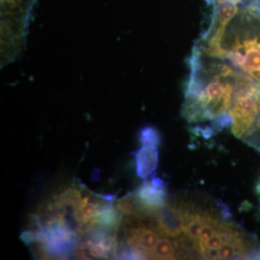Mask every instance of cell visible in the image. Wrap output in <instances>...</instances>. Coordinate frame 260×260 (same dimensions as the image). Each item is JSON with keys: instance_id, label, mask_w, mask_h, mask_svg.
Here are the masks:
<instances>
[{"instance_id": "cell-1", "label": "cell", "mask_w": 260, "mask_h": 260, "mask_svg": "<svg viewBox=\"0 0 260 260\" xmlns=\"http://www.w3.org/2000/svg\"><path fill=\"white\" fill-rule=\"evenodd\" d=\"M190 70L181 114L189 123L203 122L229 113L239 72L218 56L194 47L189 57Z\"/></svg>"}, {"instance_id": "cell-2", "label": "cell", "mask_w": 260, "mask_h": 260, "mask_svg": "<svg viewBox=\"0 0 260 260\" xmlns=\"http://www.w3.org/2000/svg\"><path fill=\"white\" fill-rule=\"evenodd\" d=\"M205 53V52H204ZM205 54L218 56L260 83V11L257 0L240 7L216 47Z\"/></svg>"}, {"instance_id": "cell-3", "label": "cell", "mask_w": 260, "mask_h": 260, "mask_svg": "<svg viewBox=\"0 0 260 260\" xmlns=\"http://www.w3.org/2000/svg\"><path fill=\"white\" fill-rule=\"evenodd\" d=\"M229 114L233 117V134L244 140L260 116V83L239 73Z\"/></svg>"}, {"instance_id": "cell-4", "label": "cell", "mask_w": 260, "mask_h": 260, "mask_svg": "<svg viewBox=\"0 0 260 260\" xmlns=\"http://www.w3.org/2000/svg\"><path fill=\"white\" fill-rule=\"evenodd\" d=\"M164 235L179 238L184 234V217L181 202L167 200L153 215Z\"/></svg>"}, {"instance_id": "cell-5", "label": "cell", "mask_w": 260, "mask_h": 260, "mask_svg": "<svg viewBox=\"0 0 260 260\" xmlns=\"http://www.w3.org/2000/svg\"><path fill=\"white\" fill-rule=\"evenodd\" d=\"M134 194L141 206L151 216L167 202L165 182L157 177H152L150 181H145L143 185L135 191Z\"/></svg>"}, {"instance_id": "cell-6", "label": "cell", "mask_w": 260, "mask_h": 260, "mask_svg": "<svg viewBox=\"0 0 260 260\" xmlns=\"http://www.w3.org/2000/svg\"><path fill=\"white\" fill-rule=\"evenodd\" d=\"M136 159V172L142 179H147L158 165V151L155 145L143 146L134 153Z\"/></svg>"}, {"instance_id": "cell-7", "label": "cell", "mask_w": 260, "mask_h": 260, "mask_svg": "<svg viewBox=\"0 0 260 260\" xmlns=\"http://www.w3.org/2000/svg\"><path fill=\"white\" fill-rule=\"evenodd\" d=\"M179 255V243L177 238L162 236L150 256L151 259H177Z\"/></svg>"}, {"instance_id": "cell-8", "label": "cell", "mask_w": 260, "mask_h": 260, "mask_svg": "<svg viewBox=\"0 0 260 260\" xmlns=\"http://www.w3.org/2000/svg\"><path fill=\"white\" fill-rule=\"evenodd\" d=\"M116 208L122 215H138L140 217L150 216L136 199L134 192L118 200L116 203Z\"/></svg>"}, {"instance_id": "cell-9", "label": "cell", "mask_w": 260, "mask_h": 260, "mask_svg": "<svg viewBox=\"0 0 260 260\" xmlns=\"http://www.w3.org/2000/svg\"><path fill=\"white\" fill-rule=\"evenodd\" d=\"M139 140L143 146L155 145L158 146L160 143V135L158 130L153 126H146L140 130Z\"/></svg>"}, {"instance_id": "cell-10", "label": "cell", "mask_w": 260, "mask_h": 260, "mask_svg": "<svg viewBox=\"0 0 260 260\" xmlns=\"http://www.w3.org/2000/svg\"><path fill=\"white\" fill-rule=\"evenodd\" d=\"M233 117L229 113L221 114L212 119V128L216 133L223 131V129L232 127Z\"/></svg>"}, {"instance_id": "cell-11", "label": "cell", "mask_w": 260, "mask_h": 260, "mask_svg": "<svg viewBox=\"0 0 260 260\" xmlns=\"http://www.w3.org/2000/svg\"><path fill=\"white\" fill-rule=\"evenodd\" d=\"M244 141L260 153V116L256 120L252 131L244 138Z\"/></svg>"}, {"instance_id": "cell-12", "label": "cell", "mask_w": 260, "mask_h": 260, "mask_svg": "<svg viewBox=\"0 0 260 260\" xmlns=\"http://www.w3.org/2000/svg\"><path fill=\"white\" fill-rule=\"evenodd\" d=\"M251 259H260V247L256 250V252L254 253Z\"/></svg>"}, {"instance_id": "cell-13", "label": "cell", "mask_w": 260, "mask_h": 260, "mask_svg": "<svg viewBox=\"0 0 260 260\" xmlns=\"http://www.w3.org/2000/svg\"><path fill=\"white\" fill-rule=\"evenodd\" d=\"M256 194L258 195V197H259L260 202V179H259V181H258L257 184H256Z\"/></svg>"}]
</instances>
